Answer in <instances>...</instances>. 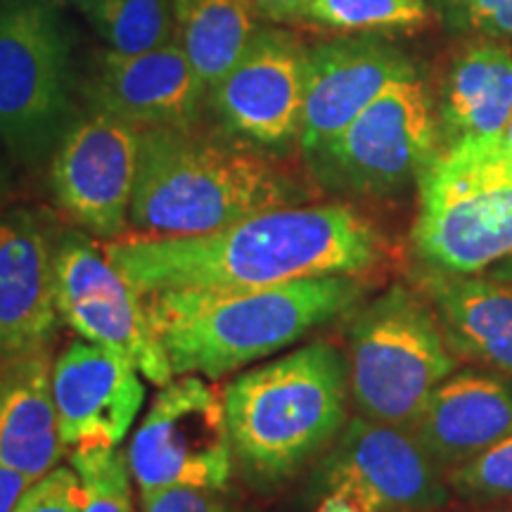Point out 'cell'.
<instances>
[{
	"instance_id": "cell-30",
	"label": "cell",
	"mask_w": 512,
	"mask_h": 512,
	"mask_svg": "<svg viewBox=\"0 0 512 512\" xmlns=\"http://www.w3.org/2000/svg\"><path fill=\"white\" fill-rule=\"evenodd\" d=\"M261 17L271 24H290L302 22L306 8L311 0H254Z\"/></svg>"
},
{
	"instance_id": "cell-25",
	"label": "cell",
	"mask_w": 512,
	"mask_h": 512,
	"mask_svg": "<svg viewBox=\"0 0 512 512\" xmlns=\"http://www.w3.org/2000/svg\"><path fill=\"white\" fill-rule=\"evenodd\" d=\"M69 460L83 484L81 512H133L131 467L119 446L72 448Z\"/></svg>"
},
{
	"instance_id": "cell-23",
	"label": "cell",
	"mask_w": 512,
	"mask_h": 512,
	"mask_svg": "<svg viewBox=\"0 0 512 512\" xmlns=\"http://www.w3.org/2000/svg\"><path fill=\"white\" fill-rule=\"evenodd\" d=\"M95 29L107 50L147 53L176 41L174 0H67Z\"/></svg>"
},
{
	"instance_id": "cell-15",
	"label": "cell",
	"mask_w": 512,
	"mask_h": 512,
	"mask_svg": "<svg viewBox=\"0 0 512 512\" xmlns=\"http://www.w3.org/2000/svg\"><path fill=\"white\" fill-rule=\"evenodd\" d=\"M79 95L83 110L112 114L138 128L197 124L207 102L178 41L136 55L112 50L95 55Z\"/></svg>"
},
{
	"instance_id": "cell-33",
	"label": "cell",
	"mask_w": 512,
	"mask_h": 512,
	"mask_svg": "<svg viewBox=\"0 0 512 512\" xmlns=\"http://www.w3.org/2000/svg\"><path fill=\"white\" fill-rule=\"evenodd\" d=\"M318 512H366L358 505L356 501H351V498L342 496V494H328L325 496V501L320 503Z\"/></svg>"
},
{
	"instance_id": "cell-1",
	"label": "cell",
	"mask_w": 512,
	"mask_h": 512,
	"mask_svg": "<svg viewBox=\"0 0 512 512\" xmlns=\"http://www.w3.org/2000/svg\"><path fill=\"white\" fill-rule=\"evenodd\" d=\"M107 259L143 294L254 290L325 275H361L384 240L351 204H292L190 238H121Z\"/></svg>"
},
{
	"instance_id": "cell-20",
	"label": "cell",
	"mask_w": 512,
	"mask_h": 512,
	"mask_svg": "<svg viewBox=\"0 0 512 512\" xmlns=\"http://www.w3.org/2000/svg\"><path fill=\"white\" fill-rule=\"evenodd\" d=\"M420 292L456 354L512 377V283L425 268Z\"/></svg>"
},
{
	"instance_id": "cell-3",
	"label": "cell",
	"mask_w": 512,
	"mask_h": 512,
	"mask_svg": "<svg viewBox=\"0 0 512 512\" xmlns=\"http://www.w3.org/2000/svg\"><path fill=\"white\" fill-rule=\"evenodd\" d=\"M363 290L356 275H325L254 290L155 292L145 302L174 375L219 380L354 309Z\"/></svg>"
},
{
	"instance_id": "cell-31",
	"label": "cell",
	"mask_w": 512,
	"mask_h": 512,
	"mask_svg": "<svg viewBox=\"0 0 512 512\" xmlns=\"http://www.w3.org/2000/svg\"><path fill=\"white\" fill-rule=\"evenodd\" d=\"M29 479L0 465V512H12L17 498L27 489Z\"/></svg>"
},
{
	"instance_id": "cell-16",
	"label": "cell",
	"mask_w": 512,
	"mask_h": 512,
	"mask_svg": "<svg viewBox=\"0 0 512 512\" xmlns=\"http://www.w3.org/2000/svg\"><path fill=\"white\" fill-rule=\"evenodd\" d=\"M415 67L399 48L373 34L318 43L306 53V93L299 150L304 157L354 121L387 86Z\"/></svg>"
},
{
	"instance_id": "cell-7",
	"label": "cell",
	"mask_w": 512,
	"mask_h": 512,
	"mask_svg": "<svg viewBox=\"0 0 512 512\" xmlns=\"http://www.w3.org/2000/svg\"><path fill=\"white\" fill-rule=\"evenodd\" d=\"M347 361L361 415L408 430L458 368L437 311L406 285H392L351 318Z\"/></svg>"
},
{
	"instance_id": "cell-29",
	"label": "cell",
	"mask_w": 512,
	"mask_h": 512,
	"mask_svg": "<svg viewBox=\"0 0 512 512\" xmlns=\"http://www.w3.org/2000/svg\"><path fill=\"white\" fill-rule=\"evenodd\" d=\"M140 508L143 512H240L226 496H221V491L190 489V486L140 496Z\"/></svg>"
},
{
	"instance_id": "cell-35",
	"label": "cell",
	"mask_w": 512,
	"mask_h": 512,
	"mask_svg": "<svg viewBox=\"0 0 512 512\" xmlns=\"http://www.w3.org/2000/svg\"><path fill=\"white\" fill-rule=\"evenodd\" d=\"M503 145H505V150H508L510 157H512V117H510V121H508V126H505Z\"/></svg>"
},
{
	"instance_id": "cell-26",
	"label": "cell",
	"mask_w": 512,
	"mask_h": 512,
	"mask_svg": "<svg viewBox=\"0 0 512 512\" xmlns=\"http://www.w3.org/2000/svg\"><path fill=\"white\" fill-rule=\"evenodd\" d=\"M453 489L477 503L512 498V434L470 463L451 470Z\"/></svg>"
},
{
	"instance_id": "cell-6",
	"label": "cell",
	"mask_w": 512,
	"mask_h": 512,
	"mask_svg": "<svg viewBox=\"0 0 512 512\" xmlns=\"http://www.w3.org/2000/svg\"><path fill=\"white\" fill-rule=\"evenodd\" d=\"M418 190L413 245L425 268L477 275L512 254V157L503 138L439 145Z\"/></svg>"
},
{
	"instance_id": "cell-28",
	"label": "cell",
	"mask_w": 512,
	"mask_h": 512,
	"mask_svg": "<svg viewBox=\"0 0 512 512\" xmlns=\"http://www.w3.org/2000/svg\"><path fill=\"white\" fill-rule=\"evenodd\" d=\"M448 22L482 36H512V0H444Z\"/></svg>"
},
{
	"instance_id": "cell-11",
	"label": "cell",
	"mask_w": 512,
	"mask_h": 512,
	"mask_svg": "<svg viewBox=\"0 0 512 512\" xmlns=\"http://www.w3.org/2000/svg\"><path fill=\"white\" fill-rule=\"evenodd\" d=\"M143 128L112 114L81 110L50 157V190L76 228L121 240L131 226Z\"/></svg>"
},
{
	"instance_id": "cell-4",
	"label": "cell",
	"mask_w": 512,
	"mask_h": 512,
	"mask_svg": "<svg viewBox=\"0 0 512 512\" xmlns=\"http://www.w3.org/2000/svg\"><path fill=\"white\" fill-rule=\"evenodd\" d=\"M349 361L328 342L245 370L223 389L235 465L254 486H278L347 425Z\"/></svg>"
},
{
	"instance_id": "cell-27",
	"label": "cell",
	"mask_w": 512,
	"mask_h": 512,
	"mask_svg": "<svg viewBox=\"0 0 512 512\" xmlns=\"http://www.w3.org/2000/svg\"><path fill=\"white\" fill-rule=\"evenodd\" d=\"M83 484L74 467L57 465L34 479L17 498L12 512H81Z\"/></svg>"
},
{
	"instance_id": "cell-17",
	"label": "cell",
	"mask_w": 512,
	"mask_h": 512,
	"mask_svg": "<svg viewBox=\"0 0 512 512\" xmlns=\"http://www.w3.org/2000/svg\"><path fill=\"white\" fill-rule=\"evenodd\" d=\"M140 370L119 351L72 342L53 361V399L67 448L119 446L145 401Z\"/></svg>"
},
{
	"instance_id": "cell-2",
	"label": "cell",
	"mask_w": 512,
	"mask_h": 512,
	"mask_svg": "<svg viewBox=\"0 0 512 512\" xmlns=\"http://www.w3.org/2000/svg\"><path fill=\"white\" fill-rule=\"evenodd\" d=\"M306 192L271 152L197 124L143 128L131 228L140 238H190L261 211L292 207Z\"/></svg>"
},
{
	"instance_id": "cell-24",
	"label": "cell",
	"mask_w": 512,
	"mask_h": 512,
	"mask_svg": "<svg viewBox=\"0 0 512 512\" xmlns=\"http://www.w3.org/2000/svg\"><path fill=\"white\" fill-rule=\"evenodd\" d=\"M427 22V0H311L299 24L337 34H384L420 29Z\"/></svg>"
},
{
	"instance_id": "cell-9",
	"label": "cell",
	"mask_w": 512,
	"mask_h": 512,
	"mask_svg": "<svg viewBox=\"0 0 512 512\" xmlns=\"http://www.w3.org/2000/svg\"><path fill=\"white\" fill-rule=\"evenodd\" d=\"M138 494L162 489L223 491L233 475L226 406L202 375H176L159 387L126 451Z\"/></svg>"
},
{
	"instance_id": "cell-12",
	"label": "cell",
	"mask_w": 512,
	"mask_h": 512,
	"mask_svg": "<svg viewBox=\"0 0 512 512\" xmlns=\"http://www.w3.org/2000/svg\"><path fill=\"white\" fill-rule=\"evenodd\" d=\"M318 479L366 512H430L448 501L441 465L415 432L366 415L347 420Z\"/></svg>"
},
{
	"instance_id": "cell-19",
	"label": "cell",
	"mask_w": 512,
	"mask_h": 512,
	"mask_svg": "<svg viewBox=\"0 0 512 512\" xmlns=\"http://www.w3.org/2000/svg\"><path fill=\"white\" fill-rule=\"evenodd\" d=\"M53 351L0 361V465L29 482L67 453L53 399Z\"/></svg>"
},
{
	"instance_id": "cell-34",
	"label": "cell",
	"mask_w": 512,
	"mask_h": 512,
	"mask_svg": "<svg viewBox=\"0 0 512 512\" xmlns=\"http://www.w3.org/2000/svg\"><path fill=\"white\" fill-rule=\"evenodd\" d=\"M494 278H501V280H510V283H512V254L508 256V259H503V261H501V264H496Z\"/></svg>"
},
{
	"instance_id": "cell-10",
	"label": "cell",
	"mask_w": 512,
	"mask_h": 512,
	"mask_svg": "<svg viewBox=\"0 0 512 512\" xmlns=\"http://www.w3.org/2000/svg\"><path fill=\"white\" fill-rule=\"evenodd\" d=\"M143 297L86 230H62L55 256V302L62 325L86 342L124 354L147 382L162 387L176 375Z\"/></svg>"
},
{
	"instance_id": "cell-22",
	"label": "cell",
	"mask_w": 512,
	"mask_h": 512,
	"mask_svg": "<svg viewBox=\"0 0 512 512\" xmlns=\"http://www.w3.org/2000/svg\"><path fill=\"white\" fill-rule=\"evenodd\" d=\"M176 41L204 93L226 76L261 29L254 0H174Z\"/></svg>"
},
{
	"instance_id": "cell-32",
	"label": "cell",
	"mask_w": 512,
	"mask_h": 512,
	"mask_svg": "<svg viewBox=\"0 0 512 512\" xmlns=\"http://www.w3.org/2000/svg\"><path fill=\"white\" fill-rule=\"evenodd\" d=\"M12 164L8 157L0 150V214H3L5 207H10L12 200V188H15V176H12Z\"/></svg>"
},
{
	"instance_id": "cell-21",
	"label": "cell",
	"mask_w": 512,
	"mask_h": 512,
	"mask_svg": "<svg viewBox=\"0 0 512 512\" xmlns=\"http://www.w3.org/2000/svg\"><path fill=\"white\" fill-rule=\"evenodd\" d=\"M512 117V50L496 41L467 46L441 88V145L498 140Z\"/></svg>"
},
{
	"instance_id": "cell-18",
	"label": "cell",
	"mask_w": 512,
	"mask_h": 512,
	"mask_svg": "<svg viewBox=\"0 0 512 512\" xmlns=\"http://www.w3.org/2000/svg\"><path fill=\"white\" fill-rule=\"evenodd\" d=\"M441 467L470 463L512 434V387L501 377L453 373L434 389L413 425Z\"/></svg>"
},
{
	"instance_id": "cell-13",
	"label": "cell",
	"mask_w": 512,
	"mask_h": 512,
	"mask_svg": "<svg viewBox=\"0 0 512 512\" xmlns=\"http://www.w3.org/2000/svg\"><path fill=\"white\" fill-rule=\"evenodd\" d=\"M306 53L290 31L261 24L233 69L207 93L221 131L271 155L299 143Z\"/></svg>"
},
{
	"instance_id": "cell-5",
	"label": "cell",
	"mask_w": 512,
	"mask_h": 512,
	"mask_svg": "<svg viewBox=\"0 0 512 512\" xmlns=\"http://www.w3.org/2000/svg\"><path fill=\"white\" fill-rule=\"evenodd\" d=\"M67 0H0V150L15 166L50 162L81 114Z\"/></svg>"
},
{
	"instance_id": "cell-8",
	"label": "cell",
	"mask_w": 512,
	"mask_h": 512,
	"mask_svg": "<svg viewBox=\"0 0 512 512\" xmlns=\"http://www.w3.org/2000/svg\"><path fill=\"white\" fill-rule=\"evenodd\" d=\"M439 150V121L418 72L394 81L351 124L306 157L332 192L380 197L418 181Z\"/></svg>"
},
{
	"instance_id": "cell-14",
	"label": "cell",
	"mask_w": 512,
	"mask_h": 512,
	"mask_svg": "<svg viewBox=\"0 0 512 512\" xmlns=\"http://www.w3.org/2000/svg\"><path fill=\"white\" fill-rule=\"evenodd\" d=\"M62 230L43 207L10 204L0 214V361L48 349L62 325L55 302Z\"/></svg>"
}]
</instances>
